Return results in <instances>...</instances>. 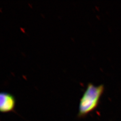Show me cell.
<instances>
[{"label": "cell", "instance_id": "1", "mask_svg": "<svg viewBox=\"0 0 121 121\" xmlns=\"http://www.w3.org/2000/svg\"><path fill=\"white\" fill-rule=\"evenodd\" d=\"M104 90L103 84L96 86L92 83H88L79 102L78 117L86 116L97 108Z\"/></svg>", "mask_w": 121, "mask_h": 121}, {"label": "cell", "instance_id": "2", "mask_svg": "<svg viewBox=\"0 0 121 121\" xmlns=\"http://www.w3.org/2000/svg\"><path fill=\"white\" fill-rule=\"evenodd\" d=\"M16 105L13 95L8 92H0V112L7 113L12 112Z\"/></svg>", "mask_w": 121, "mask_h": 121}]
</instances>
